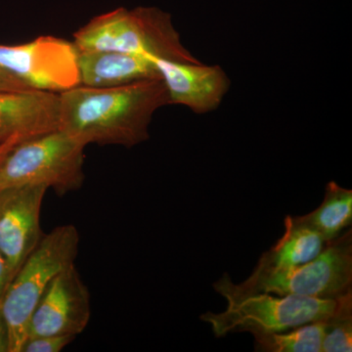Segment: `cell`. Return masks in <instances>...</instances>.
Returning <instances> with one entry per match:
<instances>
[{"mask_svg":"<svg viewBox=\"0 0 352 352\" xmlns=\"http://www.w3.org/2000/svg\"><path fill=\"white\" fill-rule=\"evenodd\" d=\"M156 65L170 105L184 106L197 115L217 110L230 89V78L219 65L163 59H156Z\"/></svg>","mask_w":352,"mask_h":352,"instance_id":"30bf717a","label":"cell"},{"mask_svg":"<svg viewBox=\"0 0 352 352\" xmlns=\"http://www.w3.org/2000/svg\"><path fill=\"white\" fill-rule=\"evenodd\" d=\"M47 189L25 185L0 190V252L10 282L43 238L41 212Z\"/></svg>","mask_w":352,"mask_h":352,"instance_id":"ba28073f","label":"cell"},{"mask_svg":"<svg viewBox=\"0 0 352 352\" xmlns=\"http://www.w3.org/2000/svg\"><path fill=\"white\" fill-rule=\"evenodd\" d=\"M74 336H43L25 340L22 352H60L69 346Z\"/></svg>","mask_w":352,"mask_h":352,"instance_id":"e0dca14e","label":"cell"},{"mask_svg":"<svg viewBox=\"0 0 352 352\" xmlns=\"http://www.w3.org/2000/svg\"><path fill=\"white\" fill-rule=\"evenodd\" d=\"M31 88L21 82L17 78L0 68V90L2 91H24Z\"/></svg>","mask_w":352,"mask_h":352,"instance_id":"ac0fdd59","label":"cell"},{"mask_svg":"<svg viewBox=\"0 0 352 352\" xmlns=\"http://www.w3.org/2000/svg\"><path fill=\"white\" fill-rule=\"evenodd\" d=\"M85 147L61 129L23 141L0 162V190L41 185L60 195L76 191L85 182Z\"/></svg>","mask_w":352,"mask_h":352,"instance_id":"8992f818","label":"cell"},{"mask_svg":"<svg viewBox=\"0 0 352 352\" xmlns=\"http://www.w3.org/2000/svg\"><path fill=\"white\" fill-rule=\"evenodd\" d=\"M0 352H9L8 329L2 314L1 305H0Z\"/></svg>","mask_w":352,"mask_h":352,"instance_id":"ffe728a7","label":"cell"},{"mask_svg":"<svg viewBox=\"0 0 352 352\" xmlns=\"http://www.w3.org/2000/svg\"><path fill=\"white\" fill-rule=\"evenodd\" d=\"M9 283H10V277H9L8 267H7L6 258L0 252V302L3 298Z\"/></svg>","mask_w":352,"mask_h":352,"instance_id":"d6986e66","label":"cell"},{"mask_svg":"<svg viewBox=\"0 0 352 352\" xmlns=\"http://www.w3.org/2000/svg\"><path fill=\"white\" fill-rule=\"evenodd\" d=\"M296 219L320 234L326 242L336 239L351 226L352 190L336 182L327 183L320 206Z\"/></svg>","mask_w":352,"mask_h":352,"instance_id":"5bb4252c","label":"cell"},{"mask_svg":"<svg viewBox=\"0 0 352 352\" xmlns=\"http://www.w3.org/2000/svg\"><path fill=\"white\" fill-rule=\"evenodd\" d=\"M0 68L41 91L59 94L80 83L75 43L53 36L18 45L0 44Z\"/></svg>","mask_w":352,"mask_h":352,"instance_id":"52a82bcc","label":"cell"},{"mask_svg":"<svg viewBox=\"0 0 352 352\" xmlns=\"http://www.w3.org/2000/svg\"><path fill=\"white\" fill-rule=\"evenodd\" d=\"M326 243L320 234L298 221L296 217L287 215L283 235L271 249L261 254L258 265L270 268L300 265L319 256Z\"/></svg>","mask_w":352,"mask_h":352,"instance_id":"4fadbf2b","label":"cell"},{"mask_svg":"<svg viewBox=\"0 0 352 352\" xmlns=\"http://www.w3.org/2000/svg\"><path fill=\"white\" fill-rule=\"evenodd\" d=\"M80 85L113 87L161 78L156 59L117 51H78Z\"/></svg>","mask_w":352,"mask_h":352,"instance_id":"7c38bea8","label":"cell"},{"mask_svg":"<svg viewBox=\"0 0 352 352\" xmlns=\"http://www.w3.org/2000/svg\"><path fill=\"white\" fill-rule=\"evenodd\" d=\"M214 288L237 294L267 293L339 298L352 292V230L326 243L323 251L312 261L289 268L256 265L248 279L235 284L227 273Z\"/></svg>","mask_w":352,"mask_h":352,"instance_id":"3957f363","label":"cell"},{"mask_svg":"<svg viewBox=\"0 0 352 352\" xmlns=\"http://www.w3.org/2000/svg\"><path fill=\"white\" fill-rule=\"evenodd\" d=\"M59 129V94L0 90V144L15 146Z\"/></svg>","mask_w":352,"mask_h":352,"instance_id":"8fae6325","label":"cell"},{"mask_svg":"<svg viewBox=\"0 0 352 352\" xmlns=\"http://www.w3.org/2000/svg\"><path fill=\"white\" fill-rule=\"evenodd\" d=\"M78 51H117L152 59L199 63L182 43L170 13L157 7L118 8L94 17L74 34Z\"/></svg>","mask_w":352,"mask_h":352,"instance_id":"7a4b0ae2","label":"cell"},{"mask_svg":"<svg viewBox=\"0 0 352 352\" xmlns=\"http://www.w3.org/2000/svg\"><path fill=\"white\" fill-rule=\"evenodd\" d=\"M90 315L89 292L73 264L53 279L41 298L30 320L28 339L43 336L76 337L87 327Z\"/></svg>","mask_w":352,"mask_h":352,"instance_id":"9c48e42d","label":"cell"},{"mask_svg":"<svg viewBox=\"0 0 352 352\" xmlns=\"http://www.w3.org/2000/svg\"><path fill=\"white\" fill-rule=\"evenodd\" d=\"M326 320L305 324L291 331L254 335V351L261 352H321Z\"/></svg>","mask_w":352,"mask_h":352,"instance_id":"9a60e30c","label":"cell"},{"mask_svg":"<svg viewBox=\"0 0 352 352\" xmlns=\"http://www.w3.org/2000/svg\"><path fill=\"white\" fill-rule=\"evenodd\" d=\"M14 146L7 145V144H0V162L2 161L7 153L10 151L11 148H13Z\"/></svg>","mask_w":352,"mask_h":352,"instance_id":"44dd1931","label":"cell"},{"mask_svg":"<svg viewBox=\"0 0 352 352\" xmlns=\"http://www.w3.org/2000/svg\"><path fill=\"white\" fill-rule=\"evenodd\" d=\"M168 105L162 78L113 87L80 85L59 94V129L85 146L131 148L149 139L153 117Z\"/></svg>","mask_w":352,"mask_h":352,"instance_id":"6da1fadb","label":"cell"},{"mask_svg":"<svg viewBox=\"0 0 352 352\" xmlns=\"http://www.w3.org/2000/svg\"><path fill=\"white\" fill-rule=\"evenodd\" d=\"M227 302L219 314L206 312L200 319L210 324L215 337L235 333L284 332L291 329L327 320L338 307L339 298H317L300 296H273V294H237L214 288Z\"/></svg>","mask_w":352,"mask_h":352,"instance_id":"5b68a950","label":"cell"},{"mask_svg":"<svg viewBox=\"0 0 352 352\" xmlns=\"http://www.w3.org/2000/svg\"><path fill=\"white\" fill-rule=\"evenodd\" d=\"M352 351V292L339 298L337 309L326 320L321 352Z\"/></svg>","mask_w":352,"mask_h":352,"instance_id":"2e32d148","label":"cell"},{"mask_svg":"<svg viewBox=\"0 0 352 352\" xmlns=\"http://www.w3.org/2000/svg\"><path fill=\"white\" fill-rule=\"evenodd\" d=\"M80 234L73 224L43 235L7 287L0 305L9 336V352H22L32 315L60 272L75 264Z\"/></svg>","mask_w":352,"mask_h":352,"instance_id":"277c9868","label":"cell"}]
</instances>
